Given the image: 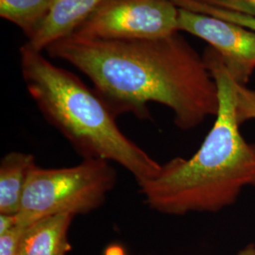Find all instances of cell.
Instances as JSON below:
<instances>
[{
    "label": "cell",
    "instance_id": "obj_17",
    "mask_svg": "<svg viewBox=\"0 0 255 255\" xmlns=\"http://www.w3.org/2000/svg\"><path fill=\"white\" fill-rule=\"evenodd\" d=\"M238 255H255V247L254 245H250L246 249L239 252Z\"/></svg>",
    "mask_w": 255,
    "mask_h": 255
},
{
    "label": "cell",
    "instance_id": "obj_10",
    "mask_svg": "<svg viewBox=\"0 0 255 255\" xmlns=\"http://www.w3.org/2000/svg\"><path fill=\"white\" fill-rule=\"evenodd\" d=\"M55 0H0V16L30 39L42 25Z\"/></svg>",
    "mask_w": 255,
    "mask_h": 255
},
{
    "label": "cell",
    "instance_id": "obj_12",
    "mask_svg": "<svg viewBox=\"0 0 255 255\" xmlns=\"http://www.w3.org/2000/svg\"><path fill=\"white\" fill-rule=\"evenodd\" d=\"M237 117L239 124L255 120V91L237 83Z\"/></svg>",
    "mask_w": 255,
    "mask_h": 255
},
{
    "label": "cell",
    "instance_id": "obj_8",
    "mask_svg": "<svg viewBox=\"0 0 255 255\" xmlns=\"http://www.w3.org/2000/svg\"><path fill=\"white\" fill-rule=\"evenodd\" d=\"M73 215L59 214L40 219L27 227L19 255H66L72 249L68 231Z\"/></svg>",
    "mask_w": 255,
    "mask_h": 255
},
{
    "label": "cell",
    "instance_id": "obj_11",
    "mask_svg": "<svg viewBox=\"0 0 255 255\" xmlns=\"http://www.w3.org/2000/svg\"><path fill=\"white\" fill-rule=\"evenodd\" d=\"M172 1L179 8L189 9L192 11L223 19L229 22L236 23L237 25L251 28L255 31V17L251 16L249 14L212 6L209 4L201 2L199 0H172Z\"/></svg>",
    "mask_w": 255,
    "mask_h": 255
},
{
    "label": "cell",
    "instance_id": "obj_14",
    "mask_svg": "<svg viewBox=\"0 0 255 255\" xmlns=\"http://www.w3.org/2000/svg\"><path fill=\"white\" fill-rule=\"evenodd\" d=\"M223 9L249 14L255 17V0H199Z\"/></svg>",
    "mask_w": 255,
    "mask_h": 255
},
{
    "label": "cell",
    "instance_id": "obj_16",
    "mask_svg": "<svg viewBox=\"0 0 255 255\" xmlns=\"http://www.w3.org/2000/svg\"><path fill=\"white\" fill-rule=\"evenodd\" d=\"M102 255H128L125 247L119 243H112L106 247Z\"/></svg>",
    "mask_w": 255,
    "mask_h": 255
},
{
    "label": "cell",
    "instance_id": "obj_1",
    "mask_svg": "<svg viewBox=\"0 0 255 255\" xmlns=\"http://www.w3.org/2000/svg\"><path fill=\"white\" fill-rule=\"evenodd\" d=\"M73 65L115 117L150 118L148 104L172 110L182 130L216 117L219 93L203 57L178 32L154 40H101L72 34L46 49Z\"/></svg>",
    "mask_w": 255,
    "mask_h": 255
},
{
    "label": "cell",
    "instance_id": "obj_2",
    "mask_svg": "<svg viewBox=\"0 0 255 255\" xmlns=\"http://www.w3.org/2000/svg\"><path fill=\"white\" fill-rule=\"evenodd\" d=\"M202 57L218 87L219 109L195 154L170 159L154 178L138 184L145 203L160 214L219 213L233 206L245 188H255V143L240 132L237 82L211 46Z\"/></svg>",
    "mask_w": 255,
    "mask_h": 255
},
{
    "label": "cell",
    "instance_id": "obj_7",
    "mask_svg": "<svg viewBox=\"0 0 255 255\" xmlns=\"http://www.w3.org/2000/svg\"><path fill=\"white\" fill-rule=\"evenodd\" d=\"M105 0H55L34 35L27 40L31 48L43 51L55 42L70 36Z\"/></svg>",
    "mask_w": 255,
    "mask_h": 255
},
{
    "label": "cell",
    "instance_id": "obj_6",
    "mask_svg": "<svg viewBox=\"0 0 255 255\" xmlns=\"http://www.w3.org/2000/svg\"><path fill=\"white\" fill-rule=\"evenodd\" d=\"M178 29L206 41L218 52L232 78L246 85L255 69V30L182 8H179Z\"/></svg>",
    "mask_w": 255,
    "mask_h": 255
},
{
    "label": "cell",
    "instance_id": "obj_15",
    "mask_svg": "<svg viewBox=\"0 0 255 255\" xmlns=\"http://www.w3.org/2000/svg\"><path fill=\"white\" fill-rule=\"evenodd\" d=\"M15 225H17L16 215L0 214V235L6 233Z\"/></svg>",
    "mask_w": 255,
    "mask_h": 255
},
{
    "label": "cell",
    "instance_id": "obj_3",
    "mask_svg": "<svg viewBox=\"0 0 255 255\" xmlns=\"http://www.w3.org/2000/svg\"><path fill=\"white\" fill-rule=\"evenodd\" d=\"M23 80L43 117L83 159L114 162L137 183L154 178L161 165L119 128L100 96L74 74L27 45L20 48Z\"/></svg>",
    "mask_w": 255,
    "mask_h": 255
},
{
    "label": "cell",
    "instance_id": "obj_13",
    "mask_svg": "<svg viewBox=\"0 0 255 255\" xmlns=\"http://www.w3.org/2000/svg\"><path fill=\"white\" fill-rule=\"evenodd\" d=\"M27 228L17 224L0 235V255H19L21 242Z\"/></svg>",
    "mask_w": 255,
    "mask_h": 255
},
{
    "label": "cell",
    "instance_id": "obj_4",
    "mask_svg": "<svg viewBox=\"0 0 255 255\" xmlns=\"http://www.w3.org/2000/svg\"><path fill=\"white\" fill-rule=\"evenodd\" d=\"M111 162L83 159L63 168L35 165L28 174L20 202L17 224L28 227L40 219L59 214H88L104 203L117 182Z\"/></svg>",
    "mask_w": 255,
    "mask_h": 255
},
{
    "label": "cell",
    "instance_id": "obj_9",
    "mask_svg": "<svg viewBox=\"0 0 255 255\" xmlns=\"http://www.w3.org/2000/svg\"><path fill=\"white\" fill-rule=\"evenodd\" d=\"M36 165L30 153L11 151L0 164V214L17 215L30 170Z\"/></svg>",
    "mask_w": 255,
    "mask_h": 255
},
{
    "label": "cell",
    "instance_id": "obj_5",
    "mask_svg": "<svg viewBox=\"0 0 255 255\" xmlns=\"http://www.w3.org/2000/svg\"><path fill=\"white\" fill-rule=\"evenodd\" d=\"M172 0H105L74 34L101 40H154L178 29Z\"/></svg>",
    "mask_w": 255,
    "mask_h": 255
}]
</instances>
